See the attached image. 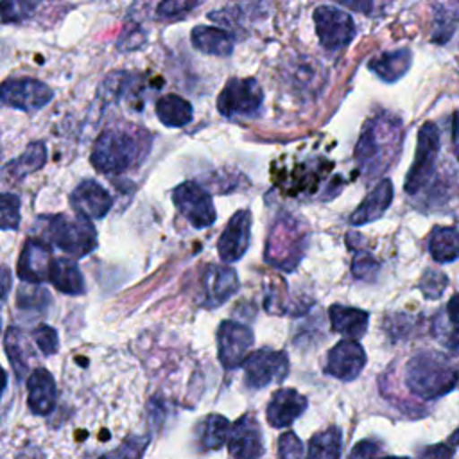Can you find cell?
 Instances as JSON below:
<instances>
[{
  "label": "cell",
  "mask_w": 459,
  "mask_h": 459,
  "mask_svg": "<svg viewBox=\"0 0 459 459\" xmlns=\"http://www.w3.org/2000/svg\"><path fill=\"white\" fill-rule=\"evenodd\" d=\"M255 337L249 326L226 319L219 325L217 330V355L226 369H233L242 366L244 359L251 353Z\"/></svg>",
  "instance_id": "cell-12"
},
{
  "label": "cell",
  "mask_w": 459,
  "mask_h": 459,
  "mask_svg": "<svg viewBox=\"0 0 459 459\" xmlns=\"http://www.w3.org/2000/svg\"><path fill=\"white\" fill-rule=\"evenodd\" d=\"M70 204L74 212L90 221L102 219L113 206L111 194L95 179H82L70 194Z\"/></svg>",
  "instance_id": "cell-17"
},
{
  "label": "cell",
  "mask_w": 459,
  "mask_h": 459,
  "mask_svg": "<svg viewBox=\"0 0 459 459\" xmlns=\"http://www.w3.org/2000/svg\"><path fill=\"white\" fill-rule=\"evenodd\" d=\"M228 450L233 459H258L264 455V437L262 429L253 414L240 416L230 425Z\"/></svg>",
  "instance_id": "cell-13"
},
{
  "label": "cell",
  "mask_w": 459,
  "mask_h": 459,
  "mask_svg": "<svg viewBox=\"0 0 459 459\" xmlns=\"http://www.w3.org/2000/svg\"><path fill=\"white\" fill-rule=\"evenodd\" d=\"M52 97L50 86L34 77H11L0 82V102L27 113L41 109Z\"/></svg>",
  "instance_id": "cell-11"
},
{
  "label": "cell",
  "mask_w": 459,
  "mask_h": 459,
  "mask_svg": "<svg viewBox=\"0 0 459 459\" xmlns=\"http://www.w3.org/2000/svg\"><path fill=\"white\" fill-rule=\"evenodd\" d=\"M411 65H412V52L405 47L384 52L368 63L369 70H373L378 79L389 84L402 79L411 68Z\"/></svg>",
  "instance_id": "cell-24"
},
{
  "label": "cell",
  "mask_w": 459,
  "mask_h": 459,
  "mask_svg": "<svg viewBox=\"0 0 459 459\" xmlns=\"http://www.w3.org/2000/svg\"><path fill=\"white\" fill-rule=\"evenodd\" d=\"M5 353L11 360V366L18 377V380H22L27 373V366H29V346L25 341V335L16 328V326H9L7 333H5Z\"/></svg>",
  "instance_id": "cell-32"
},
{
  "label": "cell",
  "mask_w": 459,
  "mask_h": 459,
  "mask_svg": "<svg viewBox=\"0 0 459 459\" xmlns=\"http://www.w3.org/2000/svg\"><path fill=\"white\" fill-rule=\"evenodd\" d=\"M20 226V197L0 192V230H16Z\"/></svg>",
  "instance_id": "cell-35"
},
{
  "label": "cell",
  "mask_w": 459,
  "mask_h": 459,
  "mask_svg": "<svg viewBox=\"0 0 459 459\" xmlns=\"http://www.w3.org/2000/svg\"><path fill=\"white\" fill-rule=\"evenodd\" d=\"M238 290L237 273L228 265H208L203 274V305L221 307Z\"/></svg>",
  "instance_id": "cell-18"
},
{
  "label": "cell",
  "mask_w": 459,
  "mask_h": 459,
  "mask_svg": "<svg viewBox=\"0 0 459 459\" xmlns=\"http://www.w3.org/2000/svg\"><path fill=\"white\" fill-rule=\"evenodd\" d=\"M52 260V247L47 242H43L41 238H27L16 264L20 280L30 285L48 281Z\"/></svg>",
  "instance_id": "cell-15"
},
{
  "label": "cell",
  "mask_w": 459,
  "mask_h": 459,
  "mask_svg": "<svg viewBox=\"0 0 459 459\" xmlns=\"http://www.w3.org/2000/svg\"><path fill=\"white\" fill-rule=\"evenodd\" d=\"M156 115L158 120L167 126V127H185L186 124L192 122V104L176 95V93H169L158 99L156 102Z\"/></svg>",
  "instance_id": "cell-27"
},
{
  "label": "cell",
  "mask_w": 459,
  "mask_h": 459,
  "mask_svg": "<svg viewBox=\"0 0 459 459\" xmlns=\"http://www.w3.org/2000/svg\"><path fill=\"white\" fill-rule=\"evenodd\" d=\"M172 203L176 210L195 230L208 228L215 222L217 212L212 195L195 181H183L172 190Z\"/></svg>",
  "instance_id": "cell-9"
},
{
  "label": "cell",
  "mask_w": 459,
  "mask_h": 459,
  "mask_svg": "<svg viewBox=\"0 0 459 459\" xmlns=\"http://www.w3.org/2000/svg\"><path fill=\"white\" fill-rule=\"evenodd\" d=\"M41 222V240L59 247L72 258L86 256L97 247V231L93 224L79 215L68 217L57 213L43 217Z\"/></svg>",
  "instance_id": "cell-4"
},
{
  "label": "cell",
  "mask_w": 459,
  "mask_h": 459,
  "mask_svg": "<svg viewBox=\"0 0 459 459\" xmlns=\"http://www.w3.org/2000/svg\"><path fill=\"white\" fill-rule=\"evenodd\" d=\"M151 134L136 126L104 129L91 149V165L102 174H120L145 160Z\"/></svg>",
  "instance_id": "cell-1"
},
{
  "label": "cell",
  "mask_w": 459,
  "mask_h": 459,
  "mask_svg": "<svg viewBox=\"0 0 459 459\" xmlns=\"http://www.w3.org/2000/svg\"><path fill=\"white\" fill-rule=\"evenodd\" d=\"M48 281L63 294L79 296L84 292V278L72 258H54L48 271Z\"/></svg>",
  "instance_id": "cell-26"
},
{
  "label": "cell",
  "mask_w": 459,
  "mask_h": 459,
  "mask_svg": "<svg viewBox=\"0 0 459 459\" xmlns=\"http://www.w3.org/2000/svg\"><path fill=\"white\" fill-rule=\"evenodd\" d=\"M5 387H7V373H5V369L0 366V396L4 394Z\"/></svg>",
  "instance_id": "cell-46"
},
{
  "label": "cell",
  "mask_w": 459,
  "mask_h": 459,
  "mask_svg": "<svg viewBox=\"0 0 459 459\" xmlns=\"http://www.w3.org/2000/svg\"><path fill=\"white\" fill-rule=\"evenodd\" d=\"M378 271V262L368 251H359L351 262V273L359 280H373Z\"/></svg>",
  "instance_id": "cell-38"
},
{
  "label": "cell",
  "mask_w": 459,
  "mask_h": 459,
  "mask_svg": "<svg viewBox=\"0 0 459 459\" xmlns=\"http://www.w3.org/2000/svg\"><path fill=\"white\" fill-rule=\"evenodd\" d=\"M244 385L247 389H264L278 384L289 375V357L281 350L260 348L251 351L244 362Z\"/></svg>",
  "instance_id": "cell-8"
},
{
  "label": "cell",
  "mask_w": 459,
  "mask_h": 459,
  "mask_svg": "<svg viewBox=\"0 0 459 459\" xmlns=\"http://www.w3.org/2000/svg\"><path fill=\"white\" fill-rule=\"evenodd\" d=\"M251 242V212L238 210L228 221L217 242V253L222 262H237L244 256Z\"/></svg>",
  "instance_id": "cell-16"
},
{
  "label": "cell",
  "mask_w": 459,
  "mask_h": 459,
  "mask_svg": "<svg viewBox=\"0 0 459 459\" xmlns=\"http://www.w3.org/2000/svg\"><path fill=\"white\" fill-rule=\"evenodd\" d=\"M457 296L454 294L446 305V310H441L432 325V333L436 339L445 342L452 351L457 350Z\"/></svg>",
  "instance_id": "cell-31"
},
{
  "label": "cell",
  "mask_w": 459,
  "mask_h": 459,
  "mask_svg": "<svg viewBox=\"0 0 459 459\" xmlns=\"http://www.w3.org/2000/svg\"><path fill=\"white\" fill-rule=\"evenodd\" d=\"M328 317H330L332 328L351 341L360 339L366 333L369 325V314L366 310L339 305V303L328 308Z\"/></svg>",
  "instance_id": "cell-23"
},
{
  "label": "cell",
  "mask_w": 459,
  "mask_h": 459,
  "mask_svg": "<svg viewBox=\"0 0 459 459\" xmlns=\"http://www.w3.org/2000/svg\"><path fill=\"white\" fill-rule=\"evenodd\" d=\"M341 452L342 432L337 425H330L310 437L305 459H341Z\"/></svg>",
  "instance_id": "cell-29"
},
{
  "label": "cell",
  "mask_w": 459,
  "mask_h": 459,
  "mask_svg": "<svg viewBox=\"0 0 459 459\" xmlns=\"http://www.w3.org/2000/svg\"><path fill=\"white\" fill-rule=\"evenodd\" d=\"M448 285V278L445 273L437 271V269H427L425 274L420 280V290L423 292L425 298L429 299H437L443 296V292L446 290Z\"/></svg>",
  "instance_id": "cell-36"
},
{
  "label": "cell",
  "mask_w": 459,
  "mask_h": 459,
  "mask_svg": "<svg viewBox=\"0 0 459 459\" xmlns=\"http://www.w3.org/2000/svg\"><path fill=\"white\" fill-rule=\"evenodd\" d=\"M147 445V436H127L115 450L108 454H88L84 459H142Z\"/></svg>",
  "instance_id": "cell-33"
},
{
  "label": "cell",
  "mask_w": 459,
  "mask_h": 459,
  "mask_svg": "<svg viewBox=\"0 0 459 459\" xmlns=\"http://www.w3.org/2000/svg\"><path fill=\"white\" fill-rule=\"evenodd\" d=\"M405 385L412 394L423 400L448 394L457 385L455 362L441 351H418L405 366Z\"/></svg>",
  "instance_id": "cell-2"
},
{
  "label": "cell",
  "mask_w": 459,
  "mask_h": 459,
  "mask_svg": "<svg viewBox=\"0 0 459 459\" xmlns=\"http://www.w3.org/2000/svg\"><path fill=\"white\" fill-rule=\"evenodd\" d=\"M394 197L391 179H380L350 217L351 226H364L380 219Z\"/></svg>",
  "instance_id": "cell-21"
},
{
  "label": "cell",
  "mask_w": 459,
  "mask_h": 459,
  "mask_svg": "<svg viewBox=\"0 0 459 459\" xmlns=\"http://www.w3.org/2000/svg\"><path fill=\"white\" fill-rule=\"evenodd\" d=\"M305 244L307 233L301 230V224L292 217H281L274 228H271L265 260L281 271H292L303 256Z\"/></svg>",
  "instance_id": "cell-5"
},
{
  "label": "cell",
  "mask_w": 459,
  "mask_h": 459,
  "mask_svg": "<svg viewBox=\"0 0 459 459\" xmlns=\"http://www.w3.org/2000/svg\"><path fill=\"white\" fill-rule=\"evenodd\" d=\"M439 154V131L432 122H425L418 131V145L414 152V161L405 176L403 190L409 195L423 190L434 176L436 161Z\"/></svg>",
  "instance_id": "cell-6"
},
{
  "label": "cell",
  "mask_w": 459,
  "mask_h": 459,
  "mask_svg": "<svg viewBox=\"0 0 459 459\" xmlns=\"http://www.w3.org/2000/svg\"><path fill=\"white\" fill-rule=\"evenodd\" d=\"M32 337L38 344V348L41 350L43 355H54L59 348V337H57V332L48 326V325H39L34 328L32 332Z\"/></svg>",
  "instance_id": "cell-39"
},
{
  "label": "cell",
  "mask_w": 459,
  "mask_h": 459,
  "mask_svg": "<svg viewBox=\"0 0 459 459\" xmlns=\"http://www.w3.org/2000/svg\"><path fill=\"white\" fill-rule=\"evenodd\" d=\"M378 459H411V457H394V455H389V457H378Z\"/></svg>",
  "instance_id": "cell-47"
},
{
  "label": "cell",
  "mask_w": 459,
  "mask_h": 459,
  "mask_svg": "<svg viewBox=\"0 0 459 459\" xmlns=\"http://www.w3.org/2000/svg\"><path fill=\"white\" fill-rule=\"evenodd\" d=\"M307 398L298 393L292 387H283L278 389L265 409V416H267V423L274 429H283L292 425L307 409Z\"/></svg>",
  "instance_id": "cell-19"
},
{
  "label": "cell",
  "mask_w": 459,
  "mask_h": 459,
  "mask_svg": "<svg viewBox=\"0 0 459 459\" xmlns=\"http://www.w3.org/2000/svg\"><path fill=\"white\" fill-rule=\"evenodd\" d=\"M303 457V443L292 432L287 430L278 439V459H301Z\"/></svg>",
  "instance_id": "cell-40"
},
{
  "label": "cell",
  "mask_w": 459,
  "mask_h": 459,
  "mask_svg": "<svg viewBox=\"0 0 459 459\" xmlns=\"http://www.w3.org/2000/svg\"><path fill=\"white\" fill-rule=\"evenodd\" d=\"M57 389L54 377L45 369H34L27 378V405L38 416H47L54 411Z\"/></svg>",
  "instance_id": "cell-20"
},
{
  "label": "cell",
  "mask_w": 459,
  "mask_h": 459,
  "mask_svg": "<svg viewBox=\"0 0 459 459\" xmlns=\"http://www.w3.org/2000/svg\"><path fill=\"white\" fill-rule=\"evenodd\" d=\"M364 366H366L364 348L357 341L342 339L333 348H330L326 355L325 373L342 382H351L362 373Z\"/></svg>",
  "instance_id": "cell-14"
},
{
  "label": "cell",
  "mask_w": 459,
  "mask_h": 459,
  "mask_svg": "<svg viewBox=\"0 0 459 459\" xmlns=\"http://www.w3.org/2000/svg\"><path fill=\"white\" fill-rule=\"evenodd\" d=\"M443 7H445V13L437 14L436 30L432 34V39L437 43H445L450 39V36L455 30V20H457V9H454L452 13H446V5H443Z\"/></svg>",
  "instance_id": "cell-41"
},
{
  "label": "cell",
  "mask_w": 459,
  "mask_h": 459,
  "mask_svg": "<svg viewBox=\"0 0 459 459\" xmlns=\"http://www.w3.org/2000/svg\"><path fill=\"white\" fill-rule=\"evenodd\" d=\"M11 283H13L11 271L5 265H0V299L7 298V294L11 290Z\"/></svg>",
  "instance_id": "cell-45"
},
{
  "label": "cell",
  "mask_w": 459,
  "mask_h": 459,
  "mask_svg": "<svg viewBox=\"0 0 459 459\" xmlns=\"http://www.w3.org/2000/svg\"><path fill=\"white\" fill-rule=\"evenodd\" d=\"M264 102V91L253 77L230 79L217 97V109L228 118L255 117Z\"/></svg>",
  "instance_id": "cell-7"
},
{
  "label": "cell",
  "mask_w": 459,
  "mask_h": 459,
  "mask_svg": "<svg viewBox=\"0 0 459 459\" xmlns=\"http://www.w3.org/2000/svg\"><path fill=\"white\" fill-rule=\"evenodd\" d=\"M199 5V2H179V0H167V2H161L158 7H156V13L160 18L163 20H174V18H179L183 14H186L188 11L195 9Z\"/></svg>",
  "instance_id": "cell-42"
},
{
  "label": "cell",
  "mask_w": 459,
  "mask_h": 459,
  "mask_svg": "<svg viewBox=\"0 0 459 459\" xmlns=\"http://www.w3.org/2000/svg\"><path fill=\"white\" fill-rule=\"evenodd\" d=\"M312 16L317 39L326 50L344 48L357 34L353 18L335 5H319L314 9Z\"/></svg>",
  "instance_id": "cell-10"
},
{
  "label": "cell",
  "mask_w": 459,
  "mask_h": 459,
  "mask_svg": "<svg viewBox=\"0 0 459 459\" xmlns=\"http://www.w3.org/2000/svg\"><path fill=\"white\" fill-rule=\"evenodd\" d=\"M50 301V296L45 289L39 287H20L16 294V305L25 312H43Z\"/></svg>",
  "instance_id": "cell-34"
},
{
  "label": "cell",
  "mask_w": 459,
  "mask_h": 459,
  "mask_svg": "<svg viewBox=\"0 0 459 459\" xmlns=\"http://www.w3.org/2000/svg\"><path fill=\"white\" fill-rule=\"evenodd\" d=\"M0 328H2V323H0Z\"/></svg>",
  "instance_id": "cell-48"
},
{
  "label": "cell",
  "mask_w": 459,
  "mask_h": 459,
  "mask_svg": "<svg viewBox=\"0 0 459 459\" xmlns=\"http://www.w3.org/2000/svg\"><path fill=\"white\" fill-rule=\"evenodd\" d=\"M400 120L393 117L371 118L357 142L355 158L362 174L378 176L385 170L400 151Z\"/></svg>",
  "instance_id": "cell-3"
},
{
  "label": "cell",
  "mask_w": 459,
  "mask_h": 459,
  "mask_svg": "<svg viewBox=\"0 0 459 459\" xmlns=\"http://www.w3.org/2000/svg\"><path fill=\"white\" fill-rule=\"evenodd\" d=\"M455 454V434H452L448 443H437L423 448L420 459H454Z\"/></svg>",
  "instance_id": "cell-43"
},
{
  "label": "cell",
  "mask_w": 459,
  "mask_h": 459,
  "mask_svg": "<svg viewBox=\"0 0 459 459\" xmlns=\"http://www.w3.org/2000/svg\"><path fill=\"white\" fill-rule=\"evenodd\" d=\"M230 421L221 414H208L199 425V445L203 450H219L226 445Z\"/></svg>",
  "instance_id": "cell-30"
},
{
  "label": "cell",
  "mask_w": 459,
  "mask_h": 459,
  "mask_svg": "<svg viewBox=\"0 0 459 459\" xmlns=\"http://www.w3.org/2000/svg\"><path fill=\"white\" fill-rule=\"evenodd\" d=\"M429 253L439 264H450L459 255V235L454 226H436L429 237Z\"/></svg>",
  "instance_id": "cell-28"
},
{
  "label": "cell",
  "mask_w": 459,
  "mask_h": 459,
  "mask_svg": "<svg viewBox=\"0 0 459 459\" xmlns=\"http://www.w3.org/2000/svg\"><path fill=\"white\" fill-rule=\"evenodd\" d=\"M47 161V147L43 142H32L27 149L14 158L13 161L5 163L0 170V179L5 183H18L30 172L39 170Z\"/></svg>",
  "instance_id": "cell-22"
},
{
  "label": "cell",
  "mask_w": 459,
  "mask_h": 459,
  "mask_svg": "<svg viewBox=\"0 0 459 459\" xmlns=\"http://www.w3.org/2000/svg\"><path fill=\"white\" fill-rule=\"evenodd\" d=\"M378 452L380 445L375 439H362L351 448L348 459H378Z\"/></svg>",
  "instance_id": "cell-44"
},
{
  "label": "cell",
  "mask_w": 459,
  "mask_h": 459,
  "mask_svg": "<svg viewBox=\"0 0 459 459\" xmlns=\"http://www.w3.org/2000/svg\"><path fill=\"white\" fill-rule=\"evenodd\" d=\"M36 7H38L36 2H13V0H5V2H0V18L5 23L22 22V20L29 18Z\"/></svg>",
  "instance_id": "cell-37"
},
{
  "label": "cell",
  "mask_w": 459,
  "mask_h": 459,
  "mask_svg": "<svg viewBox=\"0 0 459 459\" xmlns=\"http://www.w3.org/2000/svg\"><path fill=\"white\" fill-rule=\"evenodd\" d=\"M194 48H197L203 54L228 57L233 52V38L228 30L221 27H206L197 25L192 29L190 34Z\"/></svg>",
  "instance_id": "cell-25"
}]
</instances>
